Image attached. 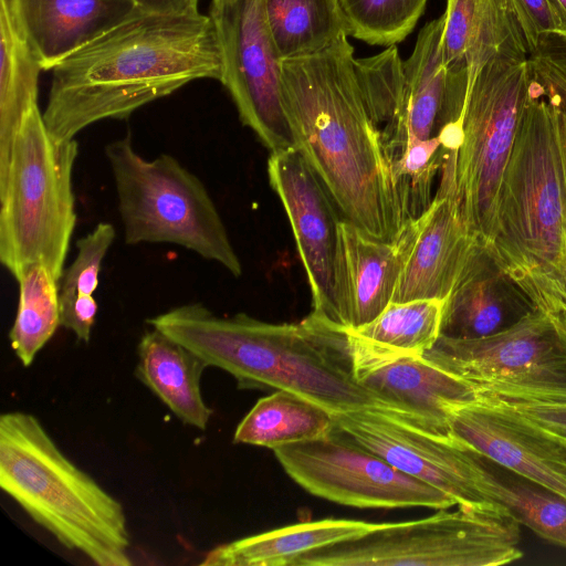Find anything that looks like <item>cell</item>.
<instances>
[{"mask_svg": "<svg viewBox=\"0 0 566 566\" xmlns=\"http://www.w3.org/2000/svg\"><path fill=\"white\" fill-rule=\"evenodd\" d=\"M227 1H231V0H211V3H221V2H227Z\"/></svg>", "mask_w": 566, "mask_h": 566, "instance_id": "obj_43", "label": "cell"}, {"mask_svg": "<svg viewBox=\"0 0 566 566\" xmlns=\"http://www.w3.org/2000/svg\"><path fill=\"white\" fill-rule=\"evenodd\" d=\"M147 322L208 367L230 374L241 389L289 390L332 415L385 407L357 380L346 331L312 312L298 323L273 324L244 313L218 316L190 303Z\"/></svg>", "mask_w": 566, "mask_h": 566, "instance_id": "obj_3", "label": "cell"}, {"mask_svg": "<svg viewBox=\"0 0 566 566\" xmlns=\"http://www.w3.org/2000/svg\"><path fill=\"white\" fill-rule=\"evenodd\" d=\"M109 164L126 244L171 243L240 276L242 265L202 181L178 159H146L129 135L108 143Z\"/></svg>", "mask_w": 566, "mask_h": 566, "instance_id": "obj_7", "label": "cell"}, {"mask_svg": "<svg viewBox=\"0 0 566 566\" xmlns=\"http://www.w3.org/2000/svg\"><path fill=\"white\" fill-rule=\"evenodd\" d=\"M285 473L308 493L358 509H450L455 501L334 430L273 450Z\"/></svg>", "mask_w": 566, "mask_h": 566, "instance_id": "obj_11", "label": "cell"}, {"mask_svg": "<svg viewBox=\"0 0 566 566\" xmlns=\"http://www.w3.org/2000/svg\"><path fill=\"white\" fill-rule=\"evenodd\" d=\"M403 251L392 302L444 301L480 243L464 224L454 197L453 168L443 160L429 208L399 233Z\"/></svg>", "mask_w": 566, "mask_h": 566, "instance_id": "obj_14", "label": "cell"}, {"mask_svg": "<svg viewBox=\"0 0 566 566\" xmlns=\"http://www.w3.org/2000/svg\"><path fill=\"white\" fill-rule=\"evenodd\" d=\"M475 388L479 396L504 401H566V355L530 368L512 379Z\"/></svg>", "mask_w": 566, "mask_h": 566, "instance_id": "obj_35", "label": "cell"}, {"mask_svg": "<svg viewBox=\"0 0 566 566\" xmlns=\"http://www.w3.org/2000/svg\"><path fill=\"white\" fill-rule=\"evenodd\" d=\"M402 240L384 241L342 219L336 270L337 327L355 329L391 302L402 265Z\"/></svg>", "mask_w": 566, "mask_h": 566, "instance_id": "obj_19", "label": "cell"}, {"mask_svg": "<svg viewBox=\"0 0 566 566\" xmlns=\"http://www.w3.org/2000/svg\"><path fill=\"white\" fill-rule=\"evenodd\" d=\"M98 305L94 295H80L60 302L61 326L72 331L78 340L88 343Z\"/></svg>", "mask_w": 566, "mask_h": 566, "instance_id": "obj_38", "label": "cell"}, {"mask_svg": "<svg viewBox=\"0 0 566 566\" xmlns=\"http://www.w3.org/2000/svg\"><path fill=\"white\" fill-rule=\"evenodd\" d=\"M40 61L18 27L7 0H0V181L29 108L38 103Z\"/></svg>", "mask_w": 566, "mask_h": 566, "instance_id": "obj_26", "label": "cell"}, {"mask_svg": "<svg viewBox=\"0 0 566 566\" xmlns=\"http://www.w3.org/2000/svg\"><path fill=\"white\" fill-rule=\"evenodd\" d=\"M221 74L209 14L140 11L51 70L43 119L55 139H74L96 122L126 119L192 81Z\"/></svg>", "mask_w": 566, "mask_h": 566, "instance_id": "obj_2", "label": "cell"}, {"mask_svg": "<svg viewBox=\"0 0 566 566\" xmlns=\"http://www.w3.org/2000/svg\"><path fill=\"white\" fill-rule=\"evenodd\" d=\"M138 9L154 14L197 13L199 0H134Z\"/></svg>", "mask_w": 566, "mask_h": 566, "instance_id": "obj_40", "label": "cell"}, {"mask_svg": "<svg viewBox=\"0 0 566 566\" xmlns=\"http://www.w3.org/2000/svg\"><path fill=\"white\" fill-rule=\"evenodd\" d=\"M137 352V378L184 423L206 430L213 412L200 389L207 364L155 328L143 335Z\"/></svg>", "mask_w": 566, "mask_h": 566, "instance_id": "obj_24", "label": "cell"}, {"mask_svg": "<svg viewBox=\"0 0 566 566\" xmlns=\"http://www.w3.org/2000/svg\"><path fill=\"white\" fill-rule=\"evenodd\" d=\"M7 1L43 71L140 12L134 0Z\"/></svg>", "mask_w": 566, "mask_h": 566, "instance_id": "obj_20", "label": "cell"}, {"mask_svg": "<svg viewBox=\"0 0 566 566\" xmlns=\"http://www.w3.org/2000/svg\"><path fill=\"white\" fill-rule=\"evenodd\" d=\"M0 488L69 549L98 566H130L123 505L57 447L39 419L0 417Z\"/></svg>", "mask_w": 566, "mask_h": 566, "instance_id": "obj_5", "label": "cell"}, {"mask_svg": "<svg viewBox=\"0 0 566 566\" xmlns=\"http://www.w3.org/2000/svg\"><path fill=\"white\" fill-rule=\"evenodd\" d=\"M443 301L391 302L375 319L346 331L354 368L401 358L422 357L440 336Z\"/></svg>", "mask_w": 566, "mask_h": 566, "instance_id": "obj_25", "label": "cell"}, {"mask_svg": "<svg viewBox=\"0 0 566 566\" xmlns=\"http://www.w3.org/2000/svg\"><path fill=\"white\" fill-rule=\"evenodd\" d=\"M359 384L387 408L449 427L450 413L479 399L474 385L423 357H401L355 370Z\"/></svg>", "mask_w": 566, "mask_h": 566, "instance_id": "obj_21", "label": "cell"}, {"mask_svg": "<svg viewBox=\"0 0 566 566\" xmlns=\"http://www.w3.org/2000/svg\"><path fill=\"white\" fill-rule=\"evenodd\" d=\"M539 310L479 243L443 301L440 336L475 339L505 331Z\"/></svg>", "mask_w": 566, "mask_h": 566, "instance_id": "obj_18", "label": "cell"}, {"mask_svg": "<svg viewBox=\"0 0 566 566\" xmlns=\"http://www.w3.org/2000/svg\"><path fill=\"white\" fill-rule=\"evenodd\" d=\"M334 430L333 415L324 407L279 389L256 401L238 424L234 443L270 448L307 441Z\"/></svg>", "mask_w": 566, "mask_h": 566, "instance_id": "obj_27", "label": "cell"}, {"mask_svg": "<svg viewBox=\"0 0 566 566\" xmlns=\"http://www.w3.org/2000/svg\"><path fill=\"white\" fill-rule=\"evenodd\" d=\"M449 428L475 453L566 496V440L507 403L479 396L450 413Z\"/></svg>", "mask_w": 566, "mask_h": 566, "instance_id": "obj_15", "label": "cell"}, {"mask_svg": "<svg viewBox=\"0 0 566 566\" xmlns=\"http://www.w3.org/2000/svg\"><path fill=\"white\" fill-rule=\"evenodd\" d=\"M552 2L555 4L557 10L559 11V13L563 18V21L565 23V27H566V0H552Z\"/></svg>", "mask_w": 566, "mask_h": 566, "instance_id": "obj_42", "label": "cell"}, {"mask_svg": "<svg viewBox=\"0 0 566 566\" xmlns=\"http://www.w3.org/2000/svg\"><path fill=\"white\" fill-rule=\"evenodd\" d=\"M531 86L528 55L491 59L467 85L452 159L454 197L469 232L492 240L502 177Z\"/></svg>", "mask_w": 566, "mask_h": 566, "instance_id": "obj_8", "label": "cell"}, {"mask_svg": "<svg viewBox=\"0 0 566 566\" xmlns=\"http://www.w3.org/2000/svg\"><path fill=\"white\" fill-rule=\"evenodd\" d=\"M486 249L539 310L566 308V187L554 114L532 78Z\"/></svg>", "mask_w": 566, "mask_h": 566, "instance_id": "obj_4", "label": "cell"}, {"mask_svg": "<svg viewBox=\"0 0 566 566\" xmlns=\"http://www.w3.org/2000/svg\"><path fill=\"white\" fill-rule=\"evenodd\" d=\"M442 48L448 67L465 71L467 85L494 56L528 55L505 0H447Z\"/></svg>", "mask_w": 566, "mask_h": 566, "instance_id": "obj_22", "label": "cell"}, {"mask_svg": "<svg viewBox=\"0 0 566 566\" xmlns=\"http://www.w3.org/2000/svg\"><path fill=\"white\" fill-rule=\"evenodd\" d=\"M333 419L334 428L347 438L443 492L458 506L496 504L486 492L483 457L449 427L387 407L355 409L333 415Z\"/></svg>", "mask_w": 566, "mask_h": 566, "instance_id": "obj_10", "label": "cell"}, {"mask_svg": "<svg viewBox=\"0 0 566 566\" xmlns=\"http://www.w3.org/2000/svg\"><path fill=\"white\" fill-rule=\"evenodd\" d=\"M282 60L319 52L348 35L342 0H262Z\"/></svg>", "mask_w": 566, "mask_h": 566, "instance_id": "obj_28", "label": "cell"}, {"mask_svg": "<svg viewBox=\"0 0 566 566\" xmlns=\"http://www.w3.org/2000/svg\"><path fill=\"white\" fill-rule=\"evenodd\" d=\"M500 401L507 403L537 426L566 440V401Z\"/></svg>", "mask_w": 566, "mask_h": 566, "instance_id": "obj_39", "label": "cell"}, {"mask_svg": "<svg viewBox=\"0 0 566 566\" xmlns=\"http://www.w3.org/2000/svg\"><path fill=\"white\" fill-rule=\"evenodd\" d=\"M116 237L109 222H99L76 241V255L60 281V302L80 295H94L103 261Z\"/></svg>", "mask_w": 566, "mask_h": 566, "instance_id": "obj_36", "label": "cell"}, {"mask_svg": "<svg viewBox=\"0 0 566 566\" xmlns=\"http://www.w3.org/2000/svg\"><path fill=\"white\" fill-rule=\"evenodd\" d=\"M381 525L303 555L295 566H500L523 556L520 523L500 504L459 506Z\"/></svg>", "mask_w": 566, "mask_h": 566, "instance_id": "obj_9", "label": "cell"}, {"mask_svg": "<svg viewBox=\"0 0 566 566\" xmlns=\"http://www.w3.org/2000/svg\"><path fill=\"white\" fill-rule=\"evenodd\" d=\"M77 155L76 139H55L33 104L0 181V262L14 279L42 263L61 281L77 221L72 181Z\"/></svg>", "mask_w": 566, "mask_h": 566, "instance_id": "obj_6", "label": "cell"}, {"mask_svg": "<svg viewBox=\"0 0 566 566\" xmlns=\"http://www.w3.org/2000/svg\"><path fill=\"white\" fill-rule=\"evenodd\" d=\"M348 35L324 50L282 60L283 98L295 148L342 218L394 241L407 222L381 128L365 103Z\"/></svg>", "mask_w": 566, "mask_h": 566, "instance_id": "obj_1", "label": "cell"}, {"mask_svg": "<svg viewBox=\"0 0 566 566\" xmlns=\"http://www.w3.org/2000/svg\"><path fill=\"white\" fill-rule=\"evenodd\" d=\"M566 355V344L548 314L537 310L512 327L475 339L439 336L423 358L475 387L512 379Z\"/></svg>", "mask_w": 566, "mask_h": 566, "instance_id": "obj_17", "label": "cell"}, {"mask_svg": "<svg viewBox=\"0 0 566 566\" xmlns=\"http://www.w3.org/2000/svg\"><path fill=\"white\" fill-rule=\"evenodd\" d=\"M547 314L566 344V308L552 311L548 312Z\"/></svg>", "mask_w": 566, "mask_h": 566, "instance_id": "obj_41", "label": "cell"}, {"mask_svg": "<svg viewBox=\"0 0 566 566\" xmlns=\"http://www.w3.org/2000/svg\"><path fill=\"white\" fill-rule=\"evenodd\" d=\"M528 55L544 41L559 36L566 41V27L552 0H505Z\"/></svg>", "mask_w": 566, "mask_h": 566, "instance_id": "obj_37", "label": "cell"}, {"mask_svg": "<svg viewBox=\"0 0 566 566\" xmlns=\"http://www.w3.org/2000/svg\"><path fill=\"white\" fill-rule=\"evenodd\" d=\"M358 83L373 120L380 127L397 116L403 93V61L396 45L355 60Z\"/></svg>", "mask_w": 566, "mask_h": 566, "instance_id": "obj_33", "label": "cell"}, {"mask_svg": "<svg viewBox=\"0 0 566 566\" xmlns=\"http://www.w3.org/2000/svg\"><path fill=\"white\" fill-rule=\"evenodd\" d=\"M381 523L347 518L301 522L210 549L202 566H295L306 553L360 537Z\"/></svg>", "mask_w": 566, "mask_h": 566, "instance_id": "obj_23", "label": "cell"}, {"mask_svg": "<svg viewBox=\"0 0 566 566\" xmlns=\"http://www.w3.org/2000/svg\"><path fill=\"white\" fill-rule=\"evenodd\" d=\"M208 14L221 54L220 82L242 124L271 153L295 148L284 106L282 59L268 29L262 0L211 3Z\"/></svg>", "mask_w": 566, "mask_h": 566, "instance_id": "obj_12", "label": "cell"}, {"mask_svg": "<svg viewBox=\"0 0 566 566\" xmlns=\"http://www.w3.org/2000/svg\"><path fill=\"white\" fill-rule=\"evenodd\" d=\"M531 78L552 107L566 187V41H544L528 55Z\"/></svg>", "mask_w": 566, "mask_h": 566, "instance_id": "obj_34", "label": "cell"}, {"mask_svg": "<svg viewBox=\"0 0 566 566\" xmlns=\"http://www.w3.org/2000/svg\"><path fill=\"white\" fill-rule=\"evenodd\" d=\"M19 301L9 339L25 367L52 338L60 319V281L42 263L25 266L15 279Z\"/></svg>", "mask_w": 566, "mask_h": 566, "instance_id": "obj_30", "label": "cell"}, {"mask_svg": "<svg viewBox=\"0 0 566 566\" xmlns=\"http://www.w3.org/2000/svg\"><path fill=\"white\" fill-rule=\"evenodd\" d=\"M446 17L420 30L411 55L403 61L405 86L395 119L381 128L390 158L411 139L440 136L460 122L467 73L449 69L443 54Z\"/></svg>", "mask_w": 566, "mask_h": 566, "instance_id": "obj_16", "label": "cell"}, {"mask_svg": "<svg viewBox=\"0 0 566 566\" xmlns=\"http://www.w3.org/2000/svg\"><path fill=\"white\" fill-rule=\"evenodd\" d=\"M268 176L291 223L312 293V313L337 327L336 270L343 218L297 149L271 153Z\"/></svg>", "mask_w": 566, "mask_h": 566, "instance_id": "obj_13", "label": "cell"}, {"mask_svg": "<svg viewBox=\"0 0 566 566\" xmlns=\"http://www.w3.org/2000/svg\"><path fill=\"white\" fill-rule=\"evenodd\" d=\"M444 150L441 136H437L411 139L391 157L395 187L407 221L421 216L431 205L432 185Z\"/></svg>", "mask_w": 566, "mask_h": 566, "instance_id": "obj_32", "label": "cell"}, {"mask_svg": "<svg viewBox=\"0 0 566 566\" xmlns=\"http://www.w3.org/2000/svg\"><path fill=\"white\" fill-rule=\"evenodd\" d=\"M427 1L342 0L348 36L370 45H396L415 29Z\"/></svg>", "mask_w": 566, "mask_h": 566, "instance_id": "obj_31", "label": "cell"}, {"mask_svg": "<svg viewBox=\"0 0 566 566\" xmlns=\"http://www.w3.org/2000/svg\"><path fill=\"white\" fill-rule=\"evenodd\" d=\"M485 488L520 524L566 547V496L484 458Z\"/></svg>", "mask_w": 566, "mask_h": 566, "instance_id": "obj_29", "label": "cell"}]
</instances>
